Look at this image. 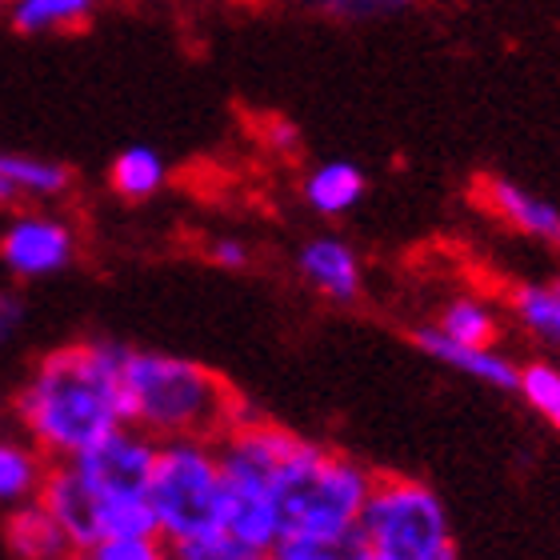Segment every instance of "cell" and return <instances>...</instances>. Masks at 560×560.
I'll use <instances>...</instances> for the list:
<instances>
[{
	"label": "cell",
	"instance_id": "5bb4252c",
	"mask_svg": "<svg viewBox=\"0 0 560 560\" xmlns=\"http://www.w3.org/2000/svg\"><path fill=\"white\" fill-rule=\"evenodd\" d=\"M504 301H509V316L528 337L560 352V272L552 280H521Z\"/></svg>",
	"mask_w": 560,
	"mask_h": 560
},
{
	"label": "cell",
	"instance_id": "ac0fdd59",
	"mask_svg": "<svg viewBox=\"0 0 560 560\" xmlns=\"http://www.w3.org/2000/svg\"><path fill=\"white\" fill-rule=\"evenodd\" d=\"M521 400H525L528 409L537 412L549 429L560 432V364L552 361H528V364H516V388Z\"/></svg>",
	"mask_w": 560,
	"mask_h": 560
},
{
	"label": "cell",
	"instance_id": "d4e9b609",
	"mask_svg": "<svg viewBox=\"0 0 560 560\" xmlns=\"http://www.w3.org/2000/svg\"><path fill=\"white\" fill-rule=\"evenodd\" d=\"M69 560H84V552H72V557Z\"/></svg>",
	"mask_w": 560,
	"mask_h": 560
},
{
	"label": "cell",
	"instance_id": "30bf717a",
	"mask_svg": "<svg viewBox=\"0 0 560 560\" xmlns=\"http://www.w3.org/2000/svg\"><path fill=\"white\" fill-rule=\"evenodd\" d=\"M412 345H417L429 361L453 369V373L468 376L485 388H501V393H513L516 388V361L501 349H477V345H456L444 332H436L432 325L412 328Z\"/></svg>",
	"mask_w": 560,
	"mask_h": 560
},
{
	"label": "cell",
	"instance_id": "ba28073f",
	"mask_svg": "<svg viewBox=\"0 0 560 560\" xmlns=\"http://www.w3.org/2000/svg\"><path fill=\"white\" fill-rule=\"evenodd\" d=\"M296 277L332 304H357L364 292V265L345 236L320 233L296 248Z\"/></svg>",
	"mask_w": 560,
	"mask_h": 560
},
{
	"label": "cell",
	"instance_id": "8992f818",
	"mask_svg": "<svg viewBox=\"0 0 560 560\" xmlns=\"http://www.w3.org/2000/svg\"><path fill=\"white\" fill-rule=\"evenodd\" d=\"M81 253L77 224L48 205L16 209L0 229V265L16 280H45L65 272Z\"/></svg>",
	"mask_w": 560,
	"mask_h": 560
},
{
	"label": "cell",
	"instance_id": "4fadbf2b",
	"mask_svg": "<svg viewBox=\"0 0 560 560\" xmlns=\"http://www.w3.org/2000/svg\"><path fill=\"white\" fill-rule=\"evenodd\" d=\"M369 180L352 161H320L301 180V197L316 217H345L364 200Z\"/></svg>",
	"mask_w": 560,
	"mask_h": 560
},
{
	"label": "cell",
	"instance_id": "d6986e66",
	"mask_svg": "<svg viewBox=\"0 0 560 560\" xmlns=\"http://www.w3.org/2000/svg\"><path fill=\"white\" fill-rule=\"evenodd\" d=\"M292 4H301L304 12H316V16H325V21L373 24V21H388V16L409 12L417 0H292Z\"/></svg>",
	"mask_w": 560,
	"mask_h": 560
},
{
	"label": "cell",
	"instance_id": "603a6c76",
	"mask_svg": "<svg viewBox=\"0 0 560 560\" xmlns=\"http://www.w3.org/2000/svg\"><path fill=\"white\" fill-rule=\"evenodd\" d=\"M209 260L224 272H245L253 265V245L241 241V236H212Z\"/></svg>",
	"mask_w": 560,
	"mask_h": 560
},
{
	"label": "cell",
	"instance_id": "5b68a950",
	"mask_svg": "<svg viewBox=\"0 0 560 560\" xmlns=\"http://www.w3.org/2000/svg\"><path fill=\"white\" fill-rule=\"evenodd\" d=\"M156 533L168 545L221 528L224 480L217 441H161L149 480Z\"/></svg>",
	"mask_w": 560,
	"mask_h": 560
},
{
	"label": "cell",
	"instance_id": "e0dca14e",
	"mask_svg": "<svg viewBox=\"0 0 560 560\" xmlns=\"http://www.w3.org/2000/svg\"><path fill=\"white\" fill-rule=\"evenodd\" d=\"M168 185V164L149 144H129L108 164V188L120 200H149Z\"/></svg>",
	"mask_w": 560,
	"mask_h": 560
},
{
	"label": "cell",
	"instance_id": "6da1fadb",
	"mask_svg": "<svg viewBox=\"0 0 560 560\" xmlns=\"http://www.w3.org/2000/svg\"><path fill=\"white\" fill-rule=\"evenodd\" d=\"M125 357L117 340H77L45 352L12 397L16 432L48 456L72 460L125 420Z\"/></svg>",
	"mask_w": 560,
	"mask_h": 560
},
{
	"label": "cell",
	"instance_id": "7a4b0ae2",
	"mask_svg": "<svg viewBox=\"0 0 560 560\" xmlns=\"http://www.w3.org/2000/svg\"><path fill=\"white\" fill-rule=\"evenodd\" d=\"M376 472L357 456L284 429L269 468L280 545H340L352 540Z\"/></svg>",
	"mask_w": 560,
	"mask_h": 560
},
{
	"label": "cell",
	"instance_id": "ffe728a7",
	"mask_svg": "<svg viewBox=\"0 0 560 560\" xmlns=\"http://www.w3.org/2000/svg\"><path fill=\"white\" fill-rule=\"evenodd\" d=\"M84 560H168V540L149 533V537H101L96 545L81 549Z\"/></svg>",
	"mask_w": 560,
	"mask_h": 560
},
{
	"label": "cell",
	"instance_id": "44dd1931",
	"mask_svg": "<svg viewBox=\"0 0 560 560\" xmlns=\"http://www.w3.org/2000/svg\"><path fill=\"white\" fill-rule=\"evenodd\" d=\"M168 552H173V560H260L248 545L229 537L224 528H212V533H205V537L168 545Z\"/></svg>",
	"mask_w": 560,
	"mask_h": 560
},
{
	"label": "cell",
	"instance_id": "3957f363",
	"mask_svg": "<svg viewBox=\"0 0 560 560\" xmlns=\"http://www.w3.org/2000/svg\"><path fill=\"white\" fill-rule=\"evenodd\" d=\"M125 420L152 441H221L248 417L245 397L209 364L173 352L129 349Z\"/></svg>",
	"mask_w": 560,
	"mask_h": 560
},
{
	"label": "cell",
	"instance_id": "484cf974",
	"mask_svg": "<svg viewBox=\"0 0 560 560\" xmlns=\"http://www.w3.org/2000/svg\"><path fill=\"white\" fill-rule=\"evenodd\" d=\"M4 9H9V0H0V12H4Z\"/></svg>",
	"mask_w": 560,
	"mask_h": 560
},
{
	"label": "cell",
	"instance_id": "7c38bea8",
	"mask_svg": "<svg viewBox=\"0 0 560 560\" xmlns=\"http://www.w3.org/2000/svg\"><path fill=\"white\" fill-rule=\"evenodd\" d=\"M48 468H52V460L28 436H21V432L4 436L0 432V509L36 501L45 489Z\"/></svg>",
	"mask_w": 560,
	"mask_h": 560
},
{
	"label": "cell",
	"instance_id": "cb8c5ba5",
	"mask_svg": "<svg viewBox=\"0 0 560 560\" xmlns=\"http://www.w3.org/2000/svg\"><path fill=\"white\" fill-rule=\"evenodd\" d=\"M24 316H28V308H24L21 292H16V289H0V345L16 340V332L24 328Z\"/></svg>",
	"mask_w": 560,
	"mask_h": 560
},
{
	"label": "cell",
	"instance_id": "9c48e42d",
	"mask_svg": "<svg viewBox=\"0 0 560 560\" xmlns=\"http://www.w3.org/2000/svg\"><path fill=\"white\" fill-rule=\"evenodd\" d=\"M72 192V168L33 152H0V212L57 205Z\"/></svg>",
	"mask_w": 560,
	"mask_h": 560
},
{
	"label": "cell",
	"instance_id": "7402d4cb",
	"mask_svg": "<svg viewBox=\"0 0 560 560\" xmlns=\"http://www.w3.org/2000/svg\"><path fill=\"white\" fill-rule=\"evenodd\" d=\"M260 560H361L357 540H340V545H277Z\"/></svg>",
	"mask_w": 560,
	"mask_h": 560
},
{
	"label": "cell",
	"instance_id": "8fae6325",
	"mask_svg": "<svg viewBox=\"0 0 560 560\" xmlns=\"http://www.w3.org/2000/svg\"><path fill=\"white\" fill-rule=\"evenodd\" d=\"M4 545H9L12 560H69L72 540L69 533L57 525V516L48 513L40 501L16 504L9 509L4 521Z\"/></svg>",
	"mask_w": 560,
	"mask_h": 560
},
{
	"label": "cell",
	"instance_id": "277c9868",
	"mask_svg": "<svg viewBox=\"0 0 560 560\" xmlns=\"http://www.w3.org/2000/svg\"><path fill=\"white\" fill-rule=\"evenodd\" d=\"M352 540L361 560H460L441 492L405 472H376Z\"/></svg>",
	"mask_w": 560,
	"mask_h": 560
},
{
	"label": "cell",
	"instance_id": "4316f807",
	"mask_svg": "<svg viewBox=\"0 0 560 560\" xmlns=\"http://www.w3.org/2000/svg\"><path fill=\"white\" fill-rule=\"evenodd\" d=\"M168 560H173V557H168Z\"/></svg>",
	"mask_w": 560,
	"mask_h": 560
},
{
	"label": "cell",
	"instance_id": "2e32d148",
	"mask_svg": "<svg viewBox=\"0 0 560 560\" xmlns=\"http://www.w3.org/2000/svg\"><path fill=\"white\" fill-rule=\"evenodd\" d=\"M436 332H444L456 345H477V349H497L501 345V313L497 304H489L477 292H465V296H453V301L441 304V313L432 320Z\"/></svg>",
	"mask_w": 560,
	"mask_h": 560
},
{
	"label": "cell",
	"instance_id": "9a60e30c",
	"mask_svg": "<svg viewBox=\"0 0 560 560\" xmlns=\"http://www.w3.org/2000/svg\"><path fill=\"white\" fill-rule=\"evenodd\" d=\"M101 0H9V24L24 36H65L89 28Z\"/></svg>",
	"mask_w": 560,
	"mask_h": 560
},
{
	"label": "cell",
	"instance_id": "52a82bcc",
	"mask_svg": "<svg viewBox=\"0 0 560 560\" xmlns=\"http://www.w3.org/2000/svg\"><path fill=\"white\" fill-rule=\"evenodd\" d=\"M472 197H477L480 209L497 217L501 224H509L513 233L560 248V209L552 200L528 192L525 185H516L509 176H480L472 185Z\"/></svg>",
	"mask_w": 560,
	"mask_h": 560
}]
</instances>
